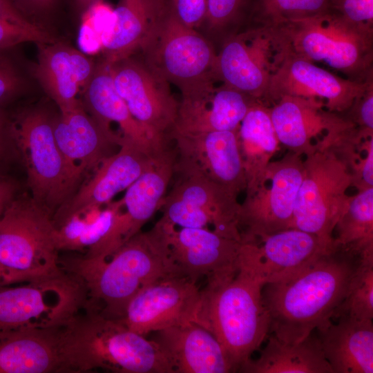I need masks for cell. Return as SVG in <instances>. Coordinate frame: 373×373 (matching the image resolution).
Instances as JSON below:
<instances>
[{
	"mask_svg": "<svg viewBox=\"0 0 373 373\" xmlns=\"http://www.w3.org/2000/svg\"><path fill=\"white\" fill-rule=\"evenodd\" d=\"M12 136L30 196L52 216L79 185L56 143L52 115L41 107L10 112Z\"/></svg>",
	"mask_w": 373,
	"mask_h": 373,
	"instance_id": "52a82bcc",
	"label": "cell"
},
{
	"mask_svg": "<svg viewBox=\"0 0 373 373\" xmlns=\"http://www.w3.org/2000/svg\"><path fill=\"white\" fill-rule=\"evenodd\" d=\"M102 0H75V4L82 14H84L94 4Z\"/></svg>",
	"mask_w": 373,
	"mask_h": 373,
	"instance_id": "7dc6e473",
	"label": "cell"
},
{
	"mask_svg": "<svg viewBox=\"0 0 373 373\" xmlns=\"http://www.w3.org/2000/svg\"><path fill=\"white\" fill-rule=\"evenodd\" d=\"M361 256L335 243L296 274L265 285L262 296L269 334L294 343L329 322L345 296Z\"/></svg>",
	"mask_w": 373,
	"mask_h": 373,
	"instance_id": "6da1fadb",
	"label": "cell"
},
{
	"mask_svg": "<svg viewBox=\"0 0 373 373\" xmlns=\"http://www.w3.org/2000/svg\"><path fill=\"white\" fill-rule=\"evenodd\" d=\"M0 18L30 30H47L24 15L11 0H0Z\"/></svg>",
	"mask_w": 373,
	"mask_h": 373,
	"instance_id": "ee69618b",
	"label": "cell"
},
{
	"mask_svg": "<svg viewBox=\"0 0 373 373\" xmlns=\"http://www.w3.org/2000/svg\"><path fill=\"white\" fill-rule=\"evenodd\" d=\"M59 264L81 283L86 300L115 319L123 316L128 303L142 288L182 275L171 256L167 224L160 219L106 258L80 255L59 260Z\"/></svg>",
	"mask_w": 373,
	"mask_h": 373,
	"instance_id": "7a4b0ae2",
	"label": "cell"
},
{
	"mask_svg": "<svg viewBox=\"0 0 373 373\" xmlns=\"http://www.w3.org/2000/svg\"><path fill=\"white\" fill-rule=\"evenodd\" d=\"M177 173L178 180L164 197L160 219L180 227L207 228L211 225L215 232L242 241L238 195L202 175Z\"/></svg>",
	"mask_w": 373,
	"mask_h": 373,
	"instance_id": "4fadbf2b",
	"label": "cell"
},
{
	"mask_svg": "<svg viewBox=\"0 0 373 373\" xmlns=\"http://www.w3.org/2000/svg\"><path fill=\"white\" fill-rule=\"evenodd\" d=\"M211 80L182 93L174 134L236 131L255 99Z\"/></svg>",
	"mask_w": 373,
	"mask_h": 373,
	"instance_id": "ffe728a7",
	"label": "cell"
},
{
	"mask_svg": "<svg viewBox=\"0 0 373 373\" xmlns=\"http://www.w3.org/2000/svg\"><path fill=\"white\" fill-rule=\"evenodd\" d=\"M332 8L348 20L372 26L373 0H332Z\"/></svg>",
	"mask_w": 373,
	"mask_h": 373,
	"instance_id": "60d3db41",
	"label": "cell"
},
{
	"mask_svg": "<svg viewBox=\"0 0 373 373\" xmlns=\"http://www.w3.org/2000/svg\"><path fill=\"white\" fill-rule=\"evenodd\" d=\"M55 39L47 31H33L0 18V50H10L26 42L49 43Z\"/></svg>",
	"mask_w": 373,
	"mask_h": 373,
	"instance_id": "74e56055",
	"label": "cell"
},
{
	"mask_svg": "<svg viewBox=\"0 0 373 373\" xmlns=\"http://www.w3.org/2000/svg\"><path fill=\"white\" fill-rule=\"evenodd\" d=\"M61 372L174 373L159 346L84 300L59 327Z\"/></svg>",
	"mask_w": 373,
	"mask_h": 373,
	"instance_id": "3957f363",
	"label": "cell"
},
{
	"mask_svg": "<svg viewBox=\"0 0 373 373\" xmlns=\"http://www.w3.org/2000/svg\"><path fill=\"white\" fill-rule=\"evenodd\" d=\"M107 64L116 91L132 115L157 142L168 146L179 106L170 84L137 53Z\"/></svg>",
	"mask_w": 373,
	"mask_h": 373,
	"instance_id": "5bb4252c",
	"label": "cell"
},
{
	"mask_svg": "<svg viewBox=\"0 0 373 373\" xmlns=\"http://www.w3.org/2000/svg\"><path fill=\"white\" fill-rule=\"evenodd\" d=\"M269 109L279 143L299 155H307L327 131L332 113L315 100L284 95Z\"/></svg>",
	"mask_w": 373,
	"mask_h": 373,
	"instance_id": "f546056e",
	"label": "cell"
},
{
	"mask_svg": "<svg viewBox=\"0 0 373 373\" xmlns=\"http://www.w3.org/2000/svg\"><path fill=\"white\" fill-rule=\"evenodd\" d=\"M175 173H195L238 195L246 189V177L237 131L174 134Z\"/></svg>",
	"mask_w": 373,
	"mask_h": 373,
	"instance_id": "e0dca14e",
	"label": "cell"
},
{
	"mask_svg": "<svg viewBox=\"0 0 373 373\" xmlns=\"http://www.w3.org/2000/svg\"><path fill=\"white\" fill-rule=\"evenodd\" d=\"M162 152L150 153L124 141L118 150L104 159L71 198L55 212L53 223L78 212L106 205L137 180Z\"/></svg>",
	"mask_w": 373,
	"mask_h": 373,
	"instance_id": "ac0fdd59",
	"label": "cell"
},
{
	"mask_svg": "<svg viewBox=\"0 0 373 373\" xmlns=\"http://www.w3.org/2000/svg\"><path fill=\"white\" fill-rule=\"evenodd\" d=\"M341 317L373 319V252L361 256L345 296L331 319Z\"/></svg>",
	"mask_w": 373,
	"mask_h": 373,
	"instance_id": "836d02e7",
	"label": "cell"
},
{
	"mask_svg": "<svg viewBox=\"0 0 373 373\" xmlns=\"http://www.w3.org/2000/svg\"><path fill=\"white\" fill-rule=\"evenodd\" d=\"M166 0H119L101 37L102 59L112 64L136 54L166 15Z\"/></svg>",
	"mask_w": 373,
	"mask_h": 373,
	"instance_id": "4316f807",
	"label": "cell"
},
{
	"mask_svg": "<svg viewBox=\"0 0 373 373\" xmlns=\"http://www.w3.org/2000/svg\"><path fill=\"white\" fill-rule=\"evenodd\" d=\"M54 137L78 184L120 145L110 137L86 111L83 104L73 111L52 116Z\"/></svg>",
	"mask_w": 373,
	"mask_h": 373,
	"instance_id": "d4e9b609",
	"label": "cell"
},
{
	"mask_svg": "<svg viewBox=\"0 0 373 373\" xmlns=\"http://www.w3.org/2000/svg\"><path fill=\"white\" fill-rule=\"evenodd\" d=\"M11 1L24 15L41 26H42L39 23L37 19L48 14L56 2V0Z\"/></svg>",
	"mask_w": 373,
	"mask_h": 373,
	"instance_id": "f6af8a7d",
	"label": "cell"
},
{
	"mask_svg": "<svg viewBox=\"0 0 373 373\" xmlns=\"http://www.w3.org/2000/svg\"><path fill=\"white\" fill-rule=\"evenodd\" d=\"M81 283L64 272L28 284L0 289V332L62 325L82 305Z\"/></svg>",
	"mask_w": 373,
	"mask_h": 373,
	"instance_id": "7c38bea8",
	"label": "cell"
},
{
	"mask_svg": "<svg viewBox=\"0 0 373 373\" xmlns=\"http://www.w3.org/2000/svg\"><path fill=\"white\" fill-rule=\"evenodd\" d=\"M153 70L181 93L217 80L213 44L195 29L184 25L169 10L137 52ZM218 81V80H217Z\"/></svg>",
	"mask_w": 373,
	"mask_h": 373,
	"instance_id": "9c48e42d",
	"label": "cell"
},
{
	"mask_svg": "<svg viewBox=\"0 0 373 373\" xmlns=\"http://www.w3.org/2000/svg\"><path fill=\"white\" fill-rule=\"evenodd\" d=\"M32 74L47 95L64 113L82 104V94L97 62L72 46L54 41L38 43Z\"/></svg>",
	"mask_w": 373,
	"mask_h": 373,
	"instance_id": "7402d4cb",
	"label": "cell"
},
{
	"mask_svg": "<svg viewBox=\"0 0 373 373\" xmlns=\"http://www.w3.org/2000/svg\"><path fill=\"white\" fill-rule=\"evenodd\" d=\"M317 330L333 373L373 372L372 320L341 317Z\"/></svg>",
	"mask_w": 373,
	"mask_h": 373,
	"instance_id": "83f0119b",
	"label": "cell"
},
{
	"mask_svg": "<svg viewBox=\"0 0 373 373\" xmlns=\"http://www.w3.org/2000/svg\"><path fill=\"white\" fill-rule=\"evenodd\" d=\"M332 9V0H253L251 15L262 24L278 25Z\"/></svg>",
	"mask_w": 373,
	"mask_h": 373,
	"instance_id": "e575fe53",
	"label": "cell"
},
{
	"mask_svg": "<svg viewBox=\"0 0 373 373\" xmlns=\"http://www.w3.org/2000/svg\"><path fill=\"white\" fill-rule=\"evenodd\" d=\"M6 284H5V281H4V279H3V277L0 271V287H3V286H5Z\"/></svg>",
	"mask_w": 373,
	"mask_h": 373,
	"instance_id": "c3c4849f",
	"label": "cell"
},
{
	"mask_svg": "<svg viewBox=\"0 0 373 373\" xmlns=\"http://www.w3.org/2000/svg\"><path fill=\"white\" fill-rule=\"evenodd\" d=\"M303 175L301 156L288 151L271 160L263 181L246 193L238 216L242 242H251L292 228L296 200Z\"/></svg>",
	"mask_w": 373,
	"mask_h": 373,
	"instance_id": "8fae6325",
	"label": "cell"
},
{
	"mask_svg": "<svg viewBox=\"0 0 373 373\" xmlns=\"http://www.w3.org/2000/svg\"><path fill=\"white\" fill-rule=\"evenodd\" d=\"M174 373H228L235 367L215 336L195 322L155 332L153 339Z\"/></svg>",
	"mask_w": 373,
	"mask_h": 373,
	"instance_id": "484cf974",
	"label": "cell"
},
{
	"mask_svg": "<svg viewBox=\"0 0 373 373\" xmlns=\"http://www.w3.org/2000/svg\"><path fill=\"white\" fill-rule=\"evenodd\" d=\"M303 160V180L294 211L292 228L332 240L352 186L347 164L318 139Z\"/></svg>",
	"mask_w": 373,
	"mask_h": 373,
	"instance_id": "ba28073f",
	"label": "cell"
},
{
	"mask_svg": "<svg viewBox=\"0 0 373 373\" xmlns=\"http://www.w3.org/2000/svg\"><path fill=\"white\" fill-rule=\"evenodd\" d=\"M247 3V0H207L204 18L197 30L212 43L218 34L238 19Z\"/></svg>",
	"mask_w": 373,
	"mask_h": 373,
	"instance_id": "d590c367",
	"label": "cell"
},
{
	"mask_svg": "<svg viewBox=\"0 0 373 373\" xmlns=\"http://www.w3.org/2000/svg\"><path fill=\"white\" fill-rule=\"evenodd\" d=\"M60 325L0 332V373H59Z\"/></svg>",
	"mask_w": 373,
	"mask_h": 373,
	"instance_id": "f1b7e54d",
	"label": "cell"
},
{
	"mask_svg": "<svg viewBox=\"0 0 373 373\" xmlns=\"http://www.w3.org/2000/svg\"><path fill=\"white\" fill-rule=\"evenodd\" d=\"M273 26L287 55L324 63L351 80L367 82L364 79L372 60V26L352 22L334 9Z\"/></svg>",
	"mask_w": 373,
	"mask_h": 373,
	"instance_id": "5b68a950",
	"label": "cell"
},
{
	"mask_svg": "<svg viewBox=\"0 0 373 373\" xmlns=\"http://www.w3.org/2000/svg\"><path fill=\"white\" fill-rule=\"evenodd\" d=\"M207 0H171L170 8L186 26L198 30L207 10Z\"/></svg>",
	"mask_w": 373,
	"mask_h": 373,
	"instance_id": "f35d334b",
	"label": "cell"
},
{
	"mask_svg": "<svg viewBox=\"0 0 373 373\" xmlns=\"http://www.w3.org/2000/svg\"><path fill=\"white\" fill-rule=\"evenodd\" d=\"M256 360L249 358L240 368L246 373H333L325 357L318 336L311 333L294 343L272 334Z\"/></svg>",
	"mask_w": 373,
	"mask_h": 373,
	"instance_id": "4dcf8cb0",
	"label": "cell"
},
{
	"mask_svg": "<svg viewBox=\"0 0 373 373\" xmlns=\"http://www.w3.org/2000/svg\"><path fill=\"white\" fill-rule=\"evenodd\" d=\"M19 158L12 136L10 114L7 108H0V173Z\"/></svg>",
	"mask_w": 373,
	"mask_h": 373,
	"instance_id": "7bdbcfd3",
	"label": "cell"
},
{
	"mask_svg": "<svg viewBox=\"0 0 373 373\" xmlns=\"http://www.w3.org/2000/svg\"><path fill=\"white\" fill-rule=\"evenodd\" d=\"M334 245V239L289 228L242 242L238 263L265 285L296 274Z\"/></svg>",
	"mask_w": 373,
	"mask_h": 373,
	"instance_id": "2e32d148",
	"label": "cell"
},
{
	"mask_svg": "<svg viewBox=\"0 0 373 373\" xmlns=\"http://www.w3.org/2000/svg\"><path fill=\"white\" fill-rule=\"evenodd\" d=\"M166 224L171 256L183 276L197 283L202 276L219 279L237 269L242 241L208 228L176 229Z\"/></svg>",
	"mask_w": 373,
	"mask_h": 373,
	"instance_id": "44dd1931",
	"label": "cell"
},
{
	"mask_svg": "<svg viewBox=\"0 0 373 373\" xmlns=\"http://www.w3.org/2000/svg\"><path fill=\"white\" fill-rule=\"evenodd\" d=\"M10 50H0V108H7L23 95L28 83Z\"/></svg>",
	"mask_w": 373,
	"mask_h": 373,
	"instance_id": "8d00e7d4",
	"label": "cell"
},
{
	"mask_svg": "<svg viewBox=\"0 0 373 373\" xmlns=\"http://www.w3.org/2000/svg\"><path fill=\"white\" fill-rule=\"evenodd\" d=\"M202 302L197 283L182 275L169 276L142 288L119 319L146 336L172 326L198 322Z\"/></svg>",
	"mask_w": 373,
	"mask_h": 373,
	"instance_id": "9a60e30c",
	"label": "cell"
},
{
	"mask_svg": "<svg viewBox=\"0 0 373 373\" xmlns=\"http://www.w3.org/2000/svg\"><path fill=\"white\" fill-rule=\"evenodd\" d=\"M353 116L350 119L355 124L363 137H373V93L372 86L358 99L350 108Z\"/></svg>",
	"mask_w": 373,
	"mask_h": 373,
	"instance_id": "b9f144b4",
	"label": "cell"
},
{
	"mask_svg": "<svg viewBox=\"0 0 373 373\" xmlns=\"http://www.w3.org/2000/svg\"><path fill=\"white\" fill-rule=\"evenodd\" d=\"M370 86V82L343 79L314 62L287 55L267 94L274 100L284 95L313 99L335 113L348 111Z\"/></svg>",
	"mask_w": 373,
	"mask_h": 373,
	"instance_id": "d6986e66",
	"label": "cell"
},
{
	"mask_svg": "<svg viewBox=\"0 0 373 373\" xmlns=\"http://www.w3.org/2000/svg\"><path fill=\"white\" fill-rule=\"evenodd\" d=\"M333 238L336 244L360 255L373 251V187L349 196Z\"/></svg>",
	"mask_w": 373,
	"mask_h": 373,
	"instance_id": "d6a6232c",
	"label": "cell"
},
{
	"mask_svg": "<svg viewBox=\"0 0 373 373\" xmlns=\"http://www.w3.org/2000/svg\"><path fill=\"white\" fill-rule=\"evenodd\" d=\"M175 150L167 148L126 189L121 199L122 207L117 215L111 237L113 251L141 231L144 224L161 209L170 182L175 175Z\"/></svg>",
	"mask_w": 373,
	"mask_h": 373,
	"instance_id": "cb8c5ba5",
	"label": "cell"
},
{
	"mask_svg": "<svg viewBox=\"0 0 373 373\" xmlns=\"http://www.w3.org/2000/svg\"><path fill=\"white\" fill-rule=\"evenodd\" d=\"M246 177V193L254 191L264 180L266 169L279 149L269 109L255 100L237 130Z\"/></svg>",
	"mask_w": 373,
	"mask_h": 373,
	"instance_id": "1f68e13d",
	"label": "cell"
},
{
	"mask_svg": "<svg viewBox=\"0 0 373 373\" xmlns=\"http://www.w3.org/2000/svg\"><path fill=\"white\" fill-rule=\"evenodd\" d=\"M362 155L356 162L352 172V186L361 191L373 187V137L363 140Z\"/></svg>",
	"mask_w": 373,
	"mask_h": 373,
	"instance_id": "ab89813d",
	"label": "cell"
},
{
	"mask_svg": "<svg viewBox=\"0 0 373 373\" xmlns=\"http://www.w3.org/2000/svg\"><path fill=\"white\" fill-rule=\"evenodd\" d=\"M286 56L275 26L262 24L225 39L217 52L216 78L258 100Z\"/></svg>",
	"mask_w": 373,
	"mask_h": 373,
	"instance_id": "30bf717a",
	"label": "cell"
},
{
	"mask_svg": "<svg viewBox=\"0 0 373 373\" xmlns=\"http://www.w3.org/2000/svg\"><path fill=\"white\" fill-rule=\"evenodd\" d=\"M86 111L102 129L119 145L131 142L146 151L157 153L169 146L160 144L132 115L116 91L108 64L97 62L95 73L82 94Z\"/></svg>",
	"mask_w": 373,
	"mask_h": 373,
	"instance_id": "603a6c76",
	"label": "cell"
},
{
	"mask_svg": "<svg viewBox=\"0 0 373 373\" xmlns=\"http://www.w3.org/2000/svg\"><path fill=\"white\" fill-rule=\"evenodd\" d=\"M263 285L238 263L234 273L207 280L202 290L197 323L222 345L236 372L251 358L269 334Z\"/></svg>",
	"mask_w": 373,
	"mask_h": 373,
	"instance_id": "277c9868",
	"label": "cell"
},
{
	"mask_svg": "<svg viewBox=\"0 0 373 373\" xmlns=\"http://www.w3.org/2000/svg\"><path fill=\"white\" fill-rule=\"evenodd\" d=\"M52 215L19 193L0 216V271L6 285L59 276L60 264Z\"/></svg>",
	"mask_w": 373,
	"mask_h": 373,
	"instance_id": "8992f818",
	"label": "cell"
},
{
	"mask_svg": "<svg viewBox=\"0 0 373 373\" xmlns=\"http://www.w3.org/2000/svg\"><path fill=\"white\" fill-rule=\"evenodd\" d=\"M19 193L17 181L5 173H0V216Z\"/></svg>",
	"mask_w": 373,
	"mask_h": 373,
	"instance_id": "bcb514c9",
	"label": "cell"
}]
</instances>
